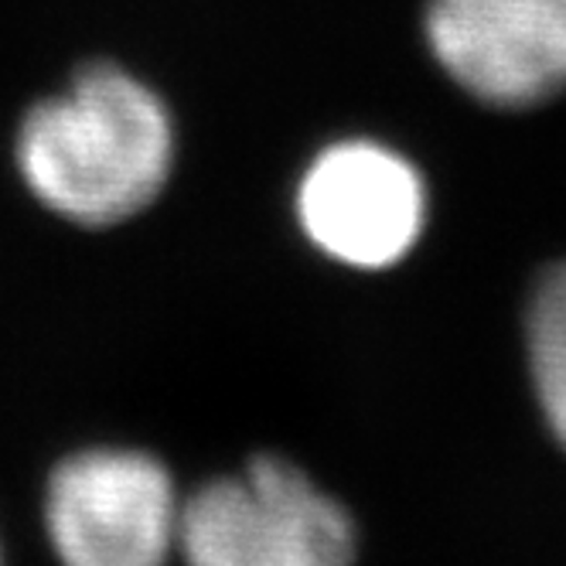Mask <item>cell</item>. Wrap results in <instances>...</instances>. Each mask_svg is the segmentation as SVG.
<instances>
[{
  "mask_svg": "<svg viewBox=\"0 0 566 566\" xmlns=\"http://www.w3.org/2000/svg\"><path fill=\"white\" fill-rule=\"evenodd\" d=\"M427 42L481 103L518 109L566 90V0H430Z\"/></svg>",
  "mask_w": 566,
  "mask_h": 566,
  "instance_id": "cell-5",
  "label": "cell"
},
{
  "mask_svg": "<svg viewBox=\"0 0 566 566\" xmlns=\"http://www.w3.org/2000/svg\"><path fill=\"white\" fill-rule=\"evenodd\" d=\"M178 546L188 566H352L355 533L345 509L294 464L256 458L181 509Z\"/></svg>",
  "mask_w": 566,
  "mask_h": 566,
  "instance_id": "cell-2",
  "label": "cell"
},
{
  "mask_svg": "<svg viewBox=\"0 0 566 566\" xmlns=\"http://www.w3.org/2000/svg\"><path fill=\"white\" fill-rule=\"evenodd\" d=\"M297 216L317 250L358 270H382L413 250L427 219L417 168L373 140L321 150L297 191Z\"/></svg>",
  "mask_w": 566,
  "mask_h": 566,
  "instance_id": "cell-4",
  "label": "cell"
},
{
  "mask_svg": "<svg viewBox=\"0 0 566 566\" xmlns=\"http://www.w3.org/2000/svg\"><path fill=\"white\" fill-rule=\"evenodd\" d=\"M175 157L171 116L154 90L116 65H90L28 109L14 160L28 191L75 226H116L160 195Z\"/></svg>",
  "mask_w": 566,
  "mask_h": 566,
  "instance_id": "cell-1",
  "label": "cell"
},
{
  "mask_svg": "<svg viewBox=\"0 0 566 566\" xmlns=\"http://www.w3.org/2000/svg\"><path fill=\"white\" fill-rule=\"evenodd\" d=\"M530 361L539 407L566 448V266H556L530 307Z\"/></svg>",
  "mask_w": 566,
  "mask_h": 566,
  "instance_id": "cell-6",
  "label": "cell"
},
{
  "mask_svg": "<svg viewBox=\"0 0 566 566\" xmlns=\"http://www.w3.org/2000/svg\"><path fill=\"white\" fill-rule=\"evenodd\" d=\"M181 509L168 471L140 451H86L49 484V533L65 566H165Z\"/></svg>",
  "mask_w": 566,
  "mask_h": 566,
  "instance_id": "cell-3",
  "label": "cell"
}]
</instances>
